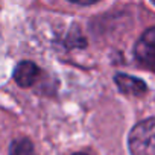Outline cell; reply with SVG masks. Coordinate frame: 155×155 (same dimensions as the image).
Listing matches in <instances>:
<instances>
[{
	"instance_id": "obj_1",
	"label": "cell",
	"mask_w": 155,
	"mask_h": 155,
	"mask_svg": "<svg viewBox=\"0 0 155 155\" xmlns=\"http://www.w3.org/2000/svg\"><path fill=\"white\" fill-rule=\"evenodd\" d=\"M131 155H155V117L137 123L128 137Z\"/></svg>"
},
{
	"instance_id": "obj_2",
	"label": "cell",
	"mask_w": 155,
	"mask_h": 155,
	"mask_svg": "<svg viewBox=\"0 0 155 155\" xmlns=\"http://www.w3.org/2000/svg\"><path fill=\"white\" fill-rule=\"evenodd\" d=\"M135 58L140 64L155 71V26L147 29L137 41Z\"/></svg>"
},
{
	"instance_id": "obj_3",
	"label": "cell",
	"mask_w": 155,
	"mask_h": 155,
	"mask_svg": "<svg viewBox=\"0 0 155 155\" xmlns=\"http://www.w3.org/2000/svg\"><path fill=\"white\" fill-rule=\"evenodd\" d=\"M40 74L38 67L31 61H23L17 65L14 71V79L20 87H31Z\"/></svg>"
},
{
	"instance_id": "obj_4",
	"label": "cell",
	"mask_w": 155,
	"mask_h": 155,
	"mask_svg": "<svg viewBox=\"0 0 155 155\" xmlns=\"http://www.w3.org/2000/svg\"><path fill=\"white\" fill-rule=\"evenodd\" d=\"M116 84L119 85V88L126 93V94H132V96H140L146 91V84L137 78L128 76V74H117L116 76Z\"/></svg>"
},
{
	"instance_id": "obj_5",
	"label": "cell",
	"mask_w": 155,
	"mask_h": 155,
	"mask_svg": "<svg viewBox=\"0 0 155 155\" xmlns=\"http://www.w3.org/2000/svg\"><path fill=\"white\" fill-rule=\"evenodd\" d=\"M9 155H35L34 146L28 138H17L11 143Z\"/></svg>"
},
{
	"instance_id": "obj_6",
	"label": "cell",
	"mask_w": 155,
	"mask_h": 155,
	"mask_svg": "<svg viewBox=\"0 0 155 155\" xmlns=\"http://www.w3.org/2000/svg\"><path fill=\"white\" fill-rule=\"evenodd\" d=\"M71 3H76V5H91V3H96L99 0H68Z\"/></svg>"
},
{
	"instance_id": "obj_7",
	"label": "cell",
	"mask_w": 155,
	"mask_h": 155,
	"mask_svg": "<svg viewBox=\"0 0 155 155\" xmlns=\"http://www.w3.org/2000/svg\"><path fill=\"white\" fill-rule=\"evenodd\" d=\"M74 155H87V153H74Z\"/></svg>"
},
{
	"instance_id": "obj_8",
	"label": "cell",
	"mask_w": 155,
	"mask_h": 155,
	"mask_svg": "<svg viewBox=\"0 0 155 155\" xmlns=\"http://www.w3.org/2000/svg\"><path fill=\"white\" fill-rule=\"evenodd\" d=\"M152 3H155V0H152Z\"/></svg>"
}]
</instances>
